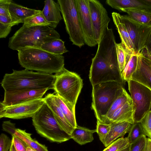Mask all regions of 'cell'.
I'll use <instances>...</instances> for the list:
<instances>
[{
  "instance_id": "obj_1",
  "label": "cell",
  "mask_w": 151,
  "mask_h": 151,
  "mask_svg": "<svg viewBox=\"0 0 151 151\" xmlns=\"http://www.w3.org/2000/svg\"><path fill=\"white\" fill-rule=\"evenodd\" d=\"M18 52L19 63L25 69L55 74L64 68V58L62 55L32 47L23 48Z\"/></svg>"
},
{
  "instance_id": "obj_2",
  "label": "cell",
  "mask_w": 151,
  "mask_h": 151,
  "mask_svg": "<svg viewBox=\"0 0 151 151\" xmlns=\"http://www.w3.org/2000/svg\"><path fill=\"white\" fill-rule=\"evenodd\" d=\"M55 75L24 69L6 73L1 83L4 91L21 89L53 90Z\"/></svg>"
},
{
  "instance_id": "obj_3",
  "label": "cell",
  "mask_w": 151,
  "mask_h": 151,
  "mask_svg": "<svg viewBox=\"0 0 151 151\" xmlns=\"http://www.w3.org/2000/svg\"><path fill=\"white\" fill-rule=\"evenodd\" d=\"M60 37L57 31L49 26L28 27L23 24L9 39L8 47L17 51L28 47L41 48L44 44Z\"/></svg>"
},
{
  "instance_id": "obj_4",
  "label": "cell",
  "mask_w": 151,
  "mask_h": 151,
  "mask_svg": "<svg viewBox=\"0 0 151 151\" xmlns=\"http://www.w3.org/2000/svg\"><path fill=\"white\" fill-rule=\"evenodd\" d=\"M37 133L52 142L61 143L71 139L59 125L50 109L45 103L32 117Z\"/></svg>"
},
{
  "instance_id": "obj_5",
  "label": "cell",
  "mask_w": 151,
  "mask_h": 151,
  "mask_svg": "<svg viewBox=\"0 0 151 151\" xmlns=\"http://www.w3.org/2000/svg\"><path fill=\"white\" fill-rule=\"evenodd\" d=\"M116 81L102 83L92 86L91 108L97 121H100L116 99L122 93L124 88Z\"/></svg>"
},
{
  "instance_id": "obj_6",
  "label": "cell",
  "mask_w": 151,
  "mask_h": 151,
  "mask_svg": "<svg viewBox=\"0 0 151 151\" xmlns=\"http://www.w3.org/2000/svg\"><path fill=\"white\" fill-rule=\"evenodd\" d=\"M53 90L55 93L75 107L83 87V80L76 73L65 67L55 74Z\"/></svg>"
},
{
  "instance_id": "obj_7",
  "label": "cell",
  "mask_w": 151,
  "mask_h": 151,
  "mask_svg": "<svg viewBox=\"0 0 151 151\" xmlns=\"http://www.w3.org/2000/svg\"><path fill=\"white\" fill-rule=\"evenodd\" d=\"M67 32L73 44L79 47L85 44L75 0H58Z\"/></svg>"
},
{
  "instance_id": "obj_8",
  "label": "cell",
  "mask_w": 151,
  "mask_h": 151,
  "mask_svg": "<svg viewBox=\"0 0 151 151\" xmlns=\"http://www.w3.org/2000/svg\"><path fill=\"white\" fill-rule=\"evenodd\" d=\"M127 82L132 100L134 123H140L150 110L151 90L135 81L130 80Z\"/></svg>"
},
{
  "instance_id": "obj_9",
  "label": "cell",
  "mask_w": 151,
  "mask_h": 151,
  "mask_svg": "<svg viewBox=\"0 0 151 151\" xmlns=\"http://www.w3.org/2000/svg\"><path fill=\"white\" fill-rule=\"evenodd\" d=\"M45 103L43 98L10 106L0 103V118L21 119L32 117Z\"/></svg>"
},
{
  "instance_id": "obj_10",
  "label": "cell",
  "mask_w": 151,
  "mask_h": 151,
  "mask_svg": "<svg viewBox=\"0 0 151 151\" xmlns=\"http://www.w3.org/2000/svg\"><path fill=\"white\" fill-rule=\"evenodd\" d=\"M88 2L94 36L98 44L106 33L110 19L99 1L88 0Z\"/></svg>"
},
{
  "instance_id": "obj_11",
  "label": "cell",
  "mask_w": 151,
  "mask_h": 151,
  "mask_svg": "<svg viewBox=\"0 0 151 151\" xmlns=\"http://www.w3.org/2000/svg\"><path fill=\"white\" fill-rule=\"evenodd\" d=\"M122 17L132 43L134 52L137 54L145 48L146 41L151 32V26L139 23L128 15Z\"/></svg>"
},
{
  "instance_id": "obj_12",
  "label": "cell",
  "mask_w": 151,
  "mask_h": 151,
  "mask_svg": "<svg viewBox=\"0 0 151 151\" xmlns=\"http://www.w3.org/2000/svg\"><path fill=\"white\" fill-rule=\"evenodd\" d=\"M75 1L85 43L90 47L95 46L98 44L93 33L88 0Z\"/></svg>"
},
{
  "instance_id": "obj_13",
  "label": "cell",
  "mask_w": 151,
  "mask_h": 151,
  "mask_svg": "<svg viewBox=\"0 0 151 151\" xmlns=\"http://www.w3.org/2000/svg\"><path fill=\"white\" fill-rule=\"evenodd\" d=\"M48 89H21L4 91L3 101L0 102L6 106L22 103L41 98Z\"/></svg>"
},
{
  "instance_id": "obj_14",
  "label": "cell",
  "mask_w": 151,
  "mask_h": 151,
  "mask_svg": "<svg viewBox=\"0 0 151 151\" xmlns=\"http://www.w3.org/2000/svg\"><path fill=\"white\" fill-rule=\"evenodd\" d=\"M138 54L137 68L130 80L140 83L151 90V57L143 50Z\"/></svg>"
},
{
  "instance_id": "obj_15",
  "label": "cell",
  "mask_w": 151,
  "mask_h": 151,
  "mask_svg": "<svg viewBox=\"0 0 151 151\" xmlns=\"http://www.w3.org/2000/svg\"><path fill=\"white\" fill-rule=\"evenodd\" d=\"M45 103L52 112L60 128L70 135L73 129L68 122L53 98L52 93H48L43 98Z\"/></svg>"
},
{
  "instance_id": "obj_16",
  "label": "cell",
  "mask_w": 151,
  "mask_h": 151,
  "mask_svg": "<svg viewBox=\"0 0 151 151\" xmlns=\"http://www.w3.org/2000/svg\"><path fill=\"white\" fill-rule=\"evenodd\" d=\"M42 12L46 20L51 24V27L54 29L63 19L59 3L53 0L44 1V6Z\"/></svg>"
},
{
  "instance_id": "obj_17",
  "label": "cell",
  "mask_w": 151,
  "mask_h": 151,
  "mask_svg": "<svg viewBox=\"0 0 151 151\" xmlns=\"http://www.w3.org/2000/svg\"><path fill=\"white\" fill-rule=\"evenodd\" d=\"M112 16L114 23L119 34L121 43L128 53L130 55L134 51L122 15L117 13L113 12L112 13Z\"/></svg>"
},
{
  "instance_id": "obj_18",
  "label": "cell",
  "mask_w": 151,
  "mask_h": 151,
  "mask_svg": "<svg viewBox=\"0 0 151 151\" xmlns=\"http://www.w3.org/2000/svg\"><path fill=\"white\" fill-rule=\"evenodd\" d=\"M132 100H129L116 110L105 124L126 122L132 124L134 123Z\"/></svg>"
},
{
  "instance_id": "obj_19",
  "label": "cell",
  "mask_w": 151,
  "mask_h": 151,
  "mask_svg": "<svg viewBox=\"0 0 151 151\" xmlns=\"http://www.w3.org/2000/svg\"><path fill=\"white\" fill-rule=\"evenodd\" d=\"M106 3L112 8L122 11L127 9H135L151 11V6L143 0H106Z\"/></svg>"
},
{
  "instance_id": "obj_20",
  "label": "cell",
  "mask_w": 151,
  "mask_h": 151,
  "mask_svg": "<svg viewBox=\"0 0 151 151\" xmlns=\"http://www.w3.org/2000/svg\"><path fill=\"white\" fill-rule=\"evenodd\" d=\"M132 125L126 122L111 124V129L102 142L104 145L106 147L117 138L123 137L129 133Z\"/></svg>"
},
{
  "instance_id": "obj_21",
  "label": "cell",
  "mask_w": 151,
  "mask_h": 151,
  "mask_svg": "<svg viewBox=\"0 0 151 151\" xmlns=\"http://www.w3.org/2000/svg\"><path fill=\"white\" fill-rule=\"evenodd\" d=\"M55 101L65 118L72 126L75 128L77 126L75 116V107L68 103L58 94L52 93Z\"/></svg>"
},
{
  "instance_id": "obj_22",
  "label": "cell",
  "mask_w": 151,
  "mask_h": 151,
  "mask_svg": "<svg viewBox=\"0 0 151 151\" xmlns=\"http://www.w3.org/2000/svg\"><path fill=\"white\" fill-rule=\"evenodd\" d=\"M96 130H91L77 125L74 129L70 136L75 142L81 145L92 142L94 139L93 134Z\"/></svg>"
},
{
  "instance_id": "obj_23",
  "label": "cell",
  "mask_w": 151,
  "mask_h": 151,
  "mask_svg": "<svg viewBox=\"0 0 151 151\" xmlns=\"http://www.w3.org/2000/svg\"><path fill=\"white\" fill-rule=\"evenodd\" d=\"M9 11L11 16L21 20L23 23L26 18L37 13L41 10L22 6L12 1L10 4Z\"/></svg>"
},
{
  "instance_id": "obj_24",
  "label": "cell",
  "mask_w": 151,
  "mask_h": 151,
  "mask_svg": "<svg viewBox=\"0 0 151 151\" xmlns=\"http://www.w3.org/2000/svg\"><path fill=\"white\" fill-rule=\"evenodd\" d=\"M131 99V96L124 89L122 93L113 102L106 114L101 117L100 121H98L105 123L116 110Z\"/></svg>"
},
{
  "instance_id": "obj_25",
  "label": "cell",
  "mask_w": 151,
  "mask_h": 151,
  "mask_svg": "<svg viewBox=\"0 0 151 151\" xmlns=\"http://www.w3.org/2000/svg\"><path fill=\"white\" fill-rule=\"evenodd\" d=\"M126 12L131 18L140 24L151 26V11L135 9H127Z\"/></svg>"
},
{
  "instance_id": "obj_26",
  "label": "cell",
  "mask_w": 151,
  "mask_h": 151,
  "mask_svg": "<svg viewBox=\"0 0 151 151\" xmlns=\"http://www.w3.org/2000/svg\"><path fill=\"white\" fill-rule=\"evenodd\" d=\"M14 135L23 140L28 147L35 151H49L47 147L32 138L31 137L32 134L27 132L25 130L17 128Z\"/></svg>"
},
{
  "instance_id": "obj_27",
  "label": "cell",
  "mask_w": 151,
  "mask_h": 151,
  "mask_svg": "<svg viewBox=\"0 0 151 151\" xmlns=\"http://www.w3.org/2000/svg\"><path fill=\"white\" fill-rule=\"evenodd\" d=\"M41 48L50 53L62 55L67 52L64 45V42L60 39L54 40L47 42L42 45Z\"/></svg>"
},
{
  "instance_id": "obj_28",
  "label": "cell",
  "mask_w": 151,
  "mask_h": 151,
  "mask_svg": "<svg viewBox=\"0 0 151 151\" xmlns=\"http://www.w3.org/2000/svg\"><path fill=\"white\" fill-rule=\"evenodd\" d=\"M138 54L134 52L131 54L127 63L122 72L123 80L127 82L130 78L137 68L138 63Z\"/></svg>"
},
{
  "instance_id": "obj_29",
  "label": "cell",
  "mask_w": 151,
  "mask_h": 151,
  "mask_svg": "<svg viewBox=\"0 0 151 151\" xmlns=\"http://www.w3.org/2000/svg\"><path fill=\"white\" fill-rule=\"evenodd\" d=\"M130 145L128 137H121L114 141L103 151H129Z\"/></svg>"
},
{
  "instance_id": "obj_30",
  "label": "cell",
  "mask_w": 151,
  "mask_h": 151,
  "mask_svg": "<svg viewBox=\"0 0 151 151\" xmlns=\"http://www.w3.org/2000/svg\"><path fill=\"white\" fill-rule=\"evenodd\" d=\"M23 24L28 27L37 26H48L51 27L52 25L47 22L44 16L42 11L26 18Z\"/></svg>"
},
{
  "instance_id": "obj_31",
  "label": "cell",
  "mask_w": 151,
  "mask_h": 151,
  "mask_svg": "<svg viewBox=\"0 0 151 151\" xmlns=\"http://www.w3.org/2000/svg\"><path fill=\"white\" fill-rule=\"evenodd\" d=\"M116 51L119 67L122 72L128 59L129 54L122 43H116Z\"/></svg>"
},
{
  "instance_id": "obj_32",
  "label": "cell",
  "mask_w": 151,
  "mask_h": 151,
  "mask_svg": "<svg viewBox=\"0 0 151 151\" xmlns=\"http://www.w3.org/2000/svg\"><path fill=\"white\" fill-rule=\"evenodd\" d=\"M145 135L140 123H134L132 125L128 136L131 144Z\"/></svg>"
},
{
  "instance_id": "obj_33",
  "label": "cell",
  "mask_w": 151,
  "mask_h": 151,
  "mask_svg": "<svg viewBox=\"0 0 151 151\" xmlns=\"http://www.w3.org/2000/svg\"><path fill=\"white\" fill-rule=\"evenodd\" d=\"M140 123L145 135L151 139V110L147 113Z\"/></svg>"
},
{
  "instance_id": "obj_34",
  "label": "cell",
  "mask_w": 151,
  "mask_h": 151,
  "mask_svg": "<svg viewBox=\"0 0 151 151\" xmlns=\"http://www.w3.org/2000/svg\"><path fill=\"white\" fill-rule=\"evenodd\" d=\"M111 128V124H108L97 121L96 132L102 142L109 132Z\"/></svg>"
},
{
  "instance_id": "obj_35",
  "label": "cell",
  "mask_w": 151,
  "mask_h": 151,
  "mask_svg": "<svg viewBox=\"0 0 151 151\" xmlns=\"http://www.w3.org/2000/svg\"><path fill=\"white\" fill-rule=\"evenodd\" d=\"M147 138L143 135L134 142L131 144L129 151H143L146 144Z\"/></svg>"
},
{
  "instance_id": "obj_36",
  "label": "cell",
  "mask_w": 151,
  "mask_h": 151,
  "mask_svg": "<svg viewBox=\"0 0 151 151\" xmlns=\"http://www.w3.org/2000/svg\"><path fill=\"white\" fill-rule=\"evenodd\" d=\"M12 139L17 151H27L28 146L23 140L14 135L12 136Z\"/></svg>"
},
{
  "instance_id": "obj_37",
  "label": "cell",
  "mask_w": 151,
  "mask_h": 151,
  "mask_svg": "<svg viewBox=\"0 0 151 151\" xmlns=\"http://www.w3.org/2000/svg\"><path fill=\"white\" fill-rule=\"evenodd\" d=\"M12 144V139L6 135L1 133L0 136V151H8Z\"/></svg>"
},
{
  "instance_id": "obj_38",
  "label": "cell",
  "mask_w": 151,
  "mask_h": 151,
  "mask_svg": "<svg viewBox=\"0 0 151 151\" xmlns=\"http://www.w3.org/2000/svg\"><path fill=\"white\" fill-rule=\"evenodd\" d=\"M0 22L10 25L12 27L17 25L20 23H22L21 20L11 16H6L3 15H0Z\"/></svg>"
},
{
  "instance_id": "obj_39",
  "label": "cell",
  "mask_w": 151,
  "mask_h": 151,
  "mask_svg": "<svg viewBox=\"0 0 151 151\" xmlns=\"http://www.w3.org/2000/svg\"><path fill=\"white\" fill-rule=\"evenodd\" d=\"M12 0H0V15L11 16L9 11L10 4Z\"/></svg>"
},
{
  "instance_id": "obj_40",
  "label": "cell",
  "mask_w": 151,
  "mask_h": 151,
  "mask_svg": "<svg viewBox=\"0 0 151 151\" xmlns=\"http://www.w3.org/2000/svg\"><path fill=\"white\" fill-rule=\"evenodd\" d=\"M2 127L3 131L9 134L12 136L14 134L17 129L15 127V124L12 123L10 121L3 122Z\"/></svg>"
},
{
  "instance_id": "obj_41",
  "label": "cell",
  "mask_w": 151,
  "mask_h": 151,
  "mask_svg": "<svg viewBox=\"0 0 151 151\" xmlns=\"http://www.w3.org/2000/svg\"><path fill=\"white\" fill-rule=\"evenodd\" d=\"M12 27L0 22V38H5L10 32Z\"/></svg>"
},
{
  "instance_id": "obj_42",
  "label": "cell",
  "mask_w": 151,
  "mask_h": 151,
  "mask_svg": "<svg viewBox=\"0 0 151 151\" xmlns=\"http://www.w3.org/2000/svg\"><path fill=\"white\" fill-rule=\"evenodd\" d=\"M145 48L147 52L149 55H151V32L146 42Z\"/></svg>"
},
{
  "instance_id": "obj_43",
  "label": "cell",
  "mask_w": 151,
  "mask_h": 151,
  "mask_svg": "<svg viewBox=\"0 0 151 151\" xmlns=\"http://www.w3.org/2000/svg\"><path fill=\"white\" fill-rule=\"evenodd\" d=\"M143 151H151V139L148 137L147 138L146 145Z\"/></svg>"
},
{
  "instance_id": "obj_44",
  "label": "cell",
  "mask_w": 151,
  "mask_h": 151,
  "mask_svg": "<svg viewBox=\"0 0 151 151\" xmlns=\"http://www.w3.org/2000/svg\"><path fill=\"white\" fill-rule=\"evenodd\" d=\"M9 151H17L14 146L13 141L12 139V144L10 149Z\"/></svg>"
},
{
  "instance_id": "obj_45",
  "label": "cell",
  "mask_w": 151,
  "mask_h": 151,
  "mask_svg": "<svg viewBox=\"0 0 151 151\" xmlns=\"http://www.w3.org/2000/svg\"><path fill=\"white\" fill-rule=\"evenodd\" d=\"M145 3L151 6V0H143Z\"/></svg>"
},
{
  "instance_id": "obj_46",
  "label": "cell",
  "mask_w": 151,
  "mask_h": 151,
  "mask_svg": "<svg viewBox=\"0 0 151 151\" xmlns=\"http://www.w3.org/2000/svg\"><path fill=\"white\" fill-rule=\"evenodd\" d=\"M26 151H35V150H34L33 149H32L30 147H28L27 148Z\"/></svg>"
},
{
  "instance_id": "obj_47",
  "label": "cell",
  "mask_w": 151,
  "mask_h": 151,
  "mask_svg": "<svg viewBox=\"0 0 151 151\" xmlns=\"http://www.w3.org/2000/svg\"><path fill=\"white\" fill-rule=\"evenodd\" d=\"M150 110H151V106H150Z\"/></svg>"
},
{
  "instance_id": "obj_48",
  "label": "cell",
  "mask_w": 151,
  "mask_h": 151,
  "mask_svg": "<svg viewBox=\"0 0 151 151\" xmlns=\"http://www.w3.org/2000/svg\"><path fill=\"white\" fill-rule=\"evenodd\" d=\"M150 57H151V55H150Z\"/></svg>"
}]
</instances>
